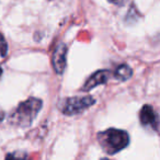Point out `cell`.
I'll list each match as a JSON object with an SVG mask.
<instances>
[{
    "label": "cell",
    "instance_id": "3957f363",
    "mask_svg": "<svg viewBox=\"0 0 160 160\" xmlns=\"http://www.w3.org/2000/svg\"><path fill=\"white\" fill-rule=\"evenodd\" d=\"M94 99L92 97H73V98H66L60 101L59 110L65 115H76L88 108H90L92 104H94Z\"/></svg>",
    "mask_w": 160,
    "mask_h": 160
},
{
    "label": "cell",
    "instance_id": "277c9868",
    "mask_svg": "<svg viewBox=\"0 0 160 160\" xmlns=\"http://www.w3.org/2000/svg\"><path fill=\"white\" fill-rule=\"evenodd\" d=\"M53 67L56 73L62 75L66 68L67 62V46L65 44H58L53 53Z\"/></svg>",
    "mask_w": 160,
    "mask_h": 160
},
{
    "label": "cell",
    "instance_id": "7a4b0ae2",
    "mask_svg": "<svg viewBox=\"0 0 160 160\" xmlns=\"http://www.w3.org/2000/svg\"><path fill=\"white\" fill-rule=\"evenodd\" d=\"M98 142L105 152L113 155L127 147L129 142V136L122 129L109 128L98 134Z\"/></svg>",
    "mask_w": 160,
    "mask_h": 160
},
{
    "label": "cell",
    "instance_id": "8992f818",
    "mask_svg": "<svg viewBox=\"0 0 160 160\" xmlns=\"http://www.w3.org/2000/svg\"><path fill=\"white\" fill-rule=\"evenodd\" d=\"M110 72L109 70H98L91 75L88 80L85 82V85L82 86V91H90L93 88H96L99 85H103L107 83L109 80Z\"/></svg>",
    "mask_w": 160,
    "mask_h": 160
},
{
    "label": "cell",
    "instance_id": "7c38bea8",
    "mask_svg": "<svg viewBox=\"0 0 160 160\" xmlns=\"http://www.w3.org/2000/svg\"><path fill=\"white\" fill-rule=\"evenodd\" d=\"M103 160H108V159H103Z\"/></svg>",
    "mask_w": 160,
    "mask_h": 160
},
{
    "label": "cell",
    "instance_id": "ba28073f",
    "mask_svg": "<svg viewBox=\"0 0 160 160\" xmlns=\"http://www.w3.org/2000/svg\"><path fill=\"white\" fill-rule=\"evenodd\" d=\"M6 160H30V157L24 151L18 150L8 153L7 157H6Z\"/></svg>",
    "mask_w": 160,
    "mask_h": 160
},
{
    "label": "cell",
    "instance_id": "5b68a950",
    "mask_svg": "<svg viewBox=\"0 0 160 160\" xmlns=\"http://www.w3.org/2000/svg\"><path fill=\"white\" fill-rule=\"evenodd\" d=\"M139 121L144 126H149L155 131L158 129V118L151 105L146 104L142 108L139 112Z\"/></svg>",
    "mask_w": 160,
    "mask_h": 160
},
{
    "label": "cell",
    "instance_id": "52a82bcc",
    "mask_svg": "<svg viewBox=\"0 0 160 160\" xmlns=\"http://www.w3.org/2000/svg\"><path fill=\"white\" fill-rule=\"evenodd\" d=\"M132 76H133V70L126 64H122L118 66V68L114 71V77L120 81H125V80L129 79Z\"/></svg>",
    "mask_w": 160,
    "mask_h": 160
},
{
    "label": "cell",
    "instance_id": "8fae6325",
    "mask_svg": "<svg viewBox=\"0 0 160 160\" xmlns=\"http://www.w3.org/2000/svg\"><path fill=\"white\" fill-rule=\"evenodd\" d=\"M3 118H5V112L2 111V109H0V122L3 120Z\"/></svg>",
    "mask_w": 160,
    "mask_h": 160
},
{
    "label": "cell",
    "instance_id": "6da1fadb",
    "mask_svg": "<svg viewBox=\"0 0 160 160\" xmlns=\"http://www.w3.org/2000/svg\"><path fill=\"white\" fill-rule=\"evenodd\" d=\"M42 100L36 98H29L21 102L11 113L9 122L20 127H28L35 120L36 115L42 109Z\"/></svg>",
    "mask_w": 160,
    "mask_h": 160
},
{
    "label": "cell",
    "instance_id": "30bf717a",
    "mask_svg": "<svg viewBox=\"0 0 160 160\" xmlns=\"http://www.w3.org/2000/svg\"><path fill=\"white\" fill-rule=\"evenodd\" d=\"M108 1L111 3H114V5H118V6L123 5V3L125 2V0H108Z\"/></svg>",
    "mask_w": 160,
    "mask_h": 160
},
{
    "label": "cell",
    "instance_id": "9c48e42d",
    "mask_svg": "<svg viewBox=\"0 0 160 160\" xmlns=\"http://www.w3.org/2000/svg\"><path fill=\"white\" fill-rule=\"evenodd\" d=\"M8 53V45L6 42L5 38L1 33H0V56L1 57H5Z\"/></svg>",
    "mask_w": 160,
    "mask_h": 160
}]
</instances>
